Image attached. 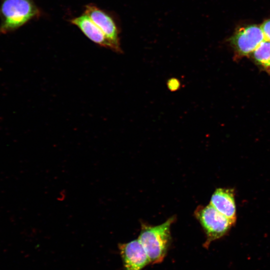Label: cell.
I'll use <instances>...</instances> for the list:
<instances>
[{
	"label": "cell",
	"instance_id": "277c9868",
	"mask_svg": "<svg viewBox=\"0 0 270 270\" xmlns=\"http://www.w3.org/2000/svg\"><path fill=\"white\" fill-rule=\"evenodd\" d=\"M264 40L261 28L253 24L238 29L228 40L237 55L246 56L253 52Z\"/></svg>",
	"mask_w": 270,
	"mask_h": 270
},
{
	"label": "cell",
	"instance_id": "8fae6325",
	"mask_svg": "<svg viewBox=\"0 0 270 270\" xmlns=\"http://www.w3.org/2000/svg\"><path fill=\"white\" fill-rule=\"evenodd\" d=\"M261 28L264 34V39L270 41V19L263 22Z\"/></svg>",
	"mask_w": 270,
	"mask_h": 270
},
{
	"label": "cell",
	"instance_id": "3957f363",
	"mask_svg": "<svg viewBox=\"0 0 270 270\" xmlns=\"http://www.w3.org/2000/svg\"><path fill=\"white\" fill-rule=\"evenodd\" d=\"M194 216L205 233L206 240L203 245L206 248L212 242L226 236L234 224L210 204L198 206Z\"/></svg>",
	"mask_w": 270,
	"mask_h": 270
},
{
	"label": "cell",
	"instance_id": "5b68a950",
	"mask_svg": "<svg viewBox=\"0 0 270 270\" xmlns=\"http://www.w3.org/2000/svg\"><path fill=\"white\" fill-rule=\"evenodd\" d=\"M84 13L101 29L112 46V50L122 52L119 30L114 18L108 12L93 4L86 6Z\"/></svg>",
	"mask_w": 270,
	"mask_h": 270
},
{
	"label": "cell",
	"instance_id": "6da1fadb",
	"mask_svg": "<svg viewBox=\"0 0 270 270\" xmlns=\"http://www.w3.org/2000/svg\"><path fill=\"white\" fill-rule=\"evenodd\" d=\"M176 220L172 216L155 226L141 224L138 240L144 249L151 264L161 263L164 259L171 242L170 226Z\"/></svg>",
	"mask_w": 270,
	"mask_h": 270
},
{
	"label": "cell",
	"instance_id": "52a82bcc",
	"mask_svg": "<svg viewBox=\"0 0 270 270\" xmlns=\"http://www.w3.org/2000/svg\"><path fill=\"white\" fill-rule=\"evenodd\" d=\"M210 204L222 214L236 223V211L234 189H216L211 196Z\"/></svg>",
	"mask_w": 270,
	"mask_h": 270
},
{
	"label": "cell",
	"instance_id": "ba28073f",
	"mask_svg": "<svg viewBox=\"0 0 270 270\" xmlns=\"http://www.w3.org/2000/svg\"><path fill=\"white\" fill-rule=\"evenodd\" d=\"M90 40L96 44L112 50V46L101 29L84 12L70 20Z\"/></svg>",
	"mask_w": 270,
	"mask_h": 270
},
{
	"label": "cell",
	"instance_id": "8992f818",
	"mask_svg": "<svg viewBox=\"0 0 270 270\" xmlns=\"http://www.w3.org/2000/svg\"><path fill=\"white\" fill-rule=\"evenodd\" d=\"M124 270H142L150 264L149 258L138 239L118 244Z\"/></svg>",
	"mask_w": 270,
	"mask_h": 270
},
{
	"label": "cell",
	"instance_id": "30bf717a",
	"mask_svg": "<svg viewBox=\"0 0 270 270\" xmlns=\"http://www.w3.org/2000/svg\"><path fill=\"white\" fill-rule=\"evenodd\" d=\"M180 86V80L176 78H171L167 82V86L168 89L171 92L178 90Z\"/></svg>",
	"mask_w": 270,
	"mask_h": 270
},
{
	"label": "cell",
	"instance_id": "7a4b0ae2",
	"mask_svg": "<svg viewBox=\"0 0 270 270\" xmlns=\"http://www.w3.org/2000/svg\"><path fill=\"white\" fill-rule=\"evenodd\" d=\"M40 15V11L34 0H2L0 34L13 32Z\"/></svg>",
	"mask_w": 270,
	"mask_h": 270
},
{
	"label": "cell",
	"instance_id": "9c48e42d",
	"mask_svg": "<svg viewBox=\"0 0 270 270\" xmlns=\"http://www.w3.org/2000/svg\"><path fill=\"white\" fill-rule=\"evenodd\" d=\"M253 56L258 64L270 70V41L262 42L253 52Z\"/></svg>",
	"mask_w": 270,
	"mask_h": 270
}]
</instances>
